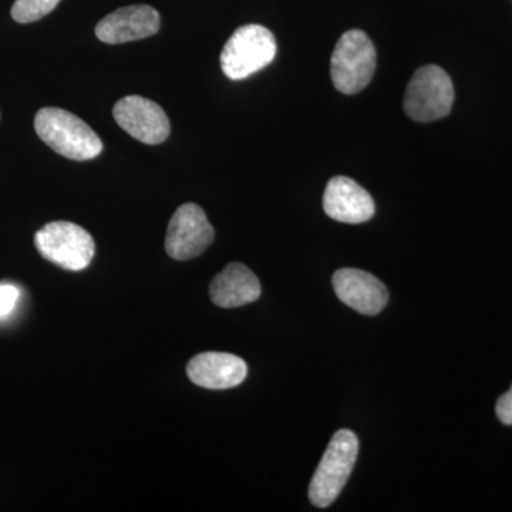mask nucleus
Returning a JSON list of instances; mask_svg holds the SVG:
<instances>
[{
  "instance_id": "2eb2a0df",
  "label": "nucleus",
  "mask_w": 512,
  "mask_h": 512,
  "mask_svg": "<svg viewBox=\"0 0 512 512\" xmlns=\"http://www.w3.org/2000/svg\"><path fill=\"white\" fill-rule=\"evenodd\" d=\"M19 299V289L9 284L0 285V318H5L15 309Z\"/></svg>"
},
{
  "instance_id": "0eeeda50",
  "label": "nucleus",
  "mask_w": 512,
  "mask_h": 512,
  "mask_svg": "<svg viewBox=\"0 0 512 512\" xmlns=\"http://www.w3.org/2000/svg\"><path fill=\"white\" fill-rule=\"evenodd\" d=\"M214 237V228L204 210L197 204H184L168 224L165 251L175 261H190L204 254Z\"/></svg>"
},
{
  "instance_id": "7ed1b4c3",
  "label": "nucleus",
  "mask_w": 512,
  "mask_h": 512,
  "mask_svg": "<svg viewBox=\"0 0 512 512\" xmlns=\"http://www.w3.org/2000/svg\"><path fill=\"white\" fill-rule=\"evenodd\" d=\"M376 49L362 30H349L340 36L330 59V76L343 94L362 92L376 72Z\"/></svg>"
},
{
  "instance_id": "1a4fd4ad",
  "label": "nucleus",
  "mask_w": 512,
  "mask_h": 512,
  "mask_svg": "<svg viewBox=\"0 0 512 512\" xmlns=\"http://www.w3.org/2000/svg\"><path fill=\"white\" fill-rule=\"evenodd\" d=\"M323 210L332 220L362 224L375 215L376 207L372 195L365 188L360 187L352 178L338 175L326 185Z\"/></svg>"
},
{
  "instance_id": "f03ea898",
  "label": "nucleus",
  "mask_w": 512,
  "mask_h": 512,
  "mask_svg": "<svg viewBox=\"0 0 512 512\" xmlns=\"http://www.w3.org/2000/svg\"><path fill=\"white\" fill-rule=\"evenodd\" d=\"M357 453L359 440L353 431L339 430L332 437L309 485V498L315 507H329L342 493L355 467Z\"/></svg>"
},
{
  "instance_id": "dca6fc26",
  "label": "nucleus",
  "mask_w": 512,
  "mask_h": 512,
  "mask_svg": "<svg viewBox=\"0 0 512 512\" xmlns=\"http://www.w3.org/2000/svg\"><path fill=\"white\" fill-rule=\"evenodd\" d=\"M495 412H497V417L500 419L501 423L512 426V386L507 393H504L503 396L498 399Z\"/></svg>"
},
{
  "instance_id": "4468645a",
  "label": "nucleus",
  "mask_w": 512,
  "mask_h": 512,
  "mask_svg": "<svg viewBox=\"0 0 512 512\" xmlns=\"http://www.w3.org/2000/svg\"><path fill=\"white\" fill-rule=\"evenodd\" d=\"M60 0H16L12 18L18 23L37 22L56 9Z\"/></svg>"
},
{
  "instance_id": "20e7f679",
  "label": "nucleus",
  "mask_w": 512,
  "mask_h": 512,
  "mask_svg": "<svg viewBox=\"0 0 512 512\" xmlns=\"http://www.w3.org/2000/svg\"><path fill=\"white\" fill-rule=\"evenodd\" d=\"M276 49L278 47L271 30L261 25L241 26L222 49V72L235 82L248 79L274 62Z\"/></svg>"
},
{
  "instance_id": "ddd939ff",
  "label": "nucleus",
  "mask_w": 512,
  "mask_h": 512,
  "mask_svg": "<svg viewBox=\"0 0 512 512\" xmlns=\"http://www.w3.org/2000/svg\"><path fill=\"white\" fill-rule=\"evenodd\" d=\"M210 296L214 305L220 308H239L261 296V282L247 265L234 262L212 279Z\"/></svg>"
},
{
  "instance_id": "9d476101",
  "label": "nucleus",
  "mask_w": 512,
  "mask_h": 512,
  "mask_svg": "<svg viewBox=\"0 0 512 512\" xmlns=\"http://www.w3.org/2000/svg\"><path fill=\"white\" fill-rule=\"evenodd\" d=\"M333 288L340 301L363 315H377L389 301L386 286L369 272L343 268L335 272Z\"/></svg>"
},
{
  "instance_id": "6e6552de",
  "label": "nucleus",
  "mask_w": 512,
  "mask_h": 512,
  "mask_svg": "<svg viewBox=\"0 0 512 512\" xmlns=\"http://www.w3.org/2000/svg\"><path fill=\"white\" fill-rule=\"evenodd\" d=\"M117 124L131 137L150 146L164 143L171 126L165 111L154 101L141 96H127L113 109Z\"/></svg>"
},
{
  "instance_id": "9b49d317",
  "label": "nucleus",
  "mask_w": 512,
  "mask_h": 512,
  "mask_svg": "<svg viewBox=\"0 0 512 512\" xmlns=\"http://www.w3.org/2000/svg\"><path fill=\"white\" fill-rule=\"evenodd\" d=\"M160 15L147 5L128 6L110 13L96 26V36L107 45L134 42L156 35Z\"/></svg>"
},
{
  "instance_id": "f8f14e48",
  "label": "nucleus",
  "mask_w": 512,
  "mask_h": 512,
  "mask_svg": "<svg viewBox=\"0 0 512 512\" xmlns=\"http://www.w3.org/2000/svg\"><path fill=\"white\" fill-rule=\"evenodd\" d=\"M192 383L210 390L237 387L248 375V366L231 353L205 352L192 357L187 366Z\"/></svg>"
},
{
  "instance_id": "39448f33",
  "label": "nucleus",
  "mask_w": 512,
  "mask_h": 512,
  "mask_svg": "<svg viewBox=\"0 0 512 512\" xmlns=\"http://www.w3.org/2000/svg\"><path fill=\"white\" fill-rule=\"evenodd\" d=\"M40 255L66 271L79 272L92 264L96 244L86 229L69 221H55L36 232Z\"/></svg>"
},
{
  "instance_id": "f257e3e1",
  "label": "nucleus",
  "mask_w": 512,
  "mask_h": 512,
  "mask_svg": "<svg viewBox=\"0 0 512 512\" xmlns=\"http://www.w3.org/2000/svg\"><path fill=\"white\" fill-rule=\"evenodd\" d=\"M35 128L43 143L69 160H93L103 151L96 131L70 111L46 107L36 114Z\"/></svg>"
},
{
  "instance_id": "423d86ee",
  "label": "nucleus",
  "mask_w": 512,
  "mask_h": 512,
  "mask_svg": "<svg viewBox=\"0 0 512 512\" xmlns=\"http://www.w3.org/2000/svg\"><path fill=\"white\" fill-rule=\"evenodd\" d=\"M454 103V87L450 76L439 66L420 67L404 96L407 116L419 123H431L448 116Z\"/></svg>"
}]
</instances>
